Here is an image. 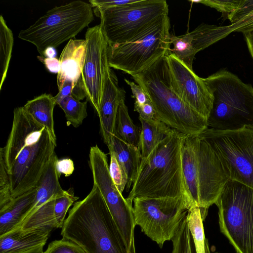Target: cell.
Segmentation results:
<instances>
[{"instance_id":"36","label":"cell","mask_w":253,"mask_h":253,"mask_svg":"<svg viewBox=\"0 0 253 253\" xmlns=\"http://www.w3.org/2000/svg\"><path fill=\"white\" fill-rule=\"evenodd\" d=\"M135 0H89L92 7L102 9L130 3Z\"/></svg>"},{"instance_id":"3","label":"cell","mask_w":253,"mask_h":253,"mask_svg":"<svg viewBox=\"0 0 253 253\" xmlns=\"http://www.w3.org/2000/svg\"><path fill=\"white\" fill-rule=\"evenodd\" d=\"M183 135L173 129L141 160L132 188L126 198L130 205L136 197L188 198L181 166Z\"/></svg>"},{"instance_id":"14","label":"cell","mask_w":253,"mask_h":253,"mask_svg":"<svg viewBox=\"0 0 253 253\" xmlns=\"http://www.w3.org/2000/svg\"><path fill=\"white\" fill-rule=\"evenodd\" d=\"M194 142L198 168L199 207L204 221L209 208L215 203L230 179L218 158L200 134L194 135Z\"/></svg>"},{"instance_id":"32","label":"cell","mask_w":253,"mask_h":253,"mask_svg":"<svg viewBox=\"0 0 253 253\" xmlns=\"http://www.w3.org/2000/svg\"><path fill=\"white\" fill-rule=\"evenodd\" d=\"M110 154V163L109 166L111 177L119 190L123 193L127 183L126 173L120 163L117 159L113 152H109Z\"/></svg>"},{"instance_id":"30","label":"cell","mask_w":253,"mask_h":253,"mask_svg":"<svg viewBox=\"0 0 253 253\" xmlns=\"http://www.w3.org/2000/svg\"><path fill=\"white\" fill-rule=\"evenodd\" d=\"M79 199L71 191H66L64 194L57 196L54 202V212L58 228H62L67 211L73 203Z\"/></svg>"},{"instance_id":"13","label":"cell","mask_w":253,"mask_h":253,"mask_svg":"<svg viewBox=\"0 0 253 253\" xmlns=\"http://www.w3.org/2000/svg\"><path fill=\"white\" fill-rule=\"evenodd\" d=\"M85 39L87 43L85 62L72 95L79 100L86 98L97 113L106 74L110 68L108 62L109 43L100 24L88 28Z\"/></svg>"},{"instance_id":"2","label":"cell","mask_w":253,"mask_h":253,"mask_svg":"<svg viewBox=\"0 0 253 253\" xmlns=\"http://www.w3.org/2000/svg\"><path fill=\"white\" fill-rule=\"evenodd\" d=\"M63 238L86 253H129L123 237L97 186L75 202L61 228Z\"/></svg>"},{"instance_id":"29","label":"cell","mask_w":253,"mask_h":253,"mask_svg":"<svg viewBox=\"0 0 253 253\" xmlns=\"http://www.w3.org/2000/svg\"><path fill=\"white\" fill-rule=\"evenodd\" d=\"M171 241L173 246L171 253H197L186 215Z\"/></svg>"},{"instance_id":"15","label":"cell","mask_w":253,"mask_h":253,"mask_svg":"<svg viewBox=\"0 0 253 253\" xmlns=\"http://www.w3.org/2000/svg\"><path fill=\"white\" fill-rule=\"evenodd\" d=\"M173 88L190 107L208 119L212 107V94L204 79L170 52L166 55Z\"/></svg>"},{"instance_id":"43","label":"cell","mask_w":253,"mask_h":253,"mask_svg":"<svg viewBox=\"0 0 253 253\" xmlns=\"http://www.w3.org/2000/svg\"></svg>"},{"instance_id":"37","label":"cell","mask_w":253,"mask_h":253,"mask_svg":"<svg viewBox=\"0 0 253 253\" xmlns=\"http://www.w3.org/2000/svg\"><path fill=\"white\" fill-rule=\"evenodd\" d=\"M56 167L58 173L60 175L63 173L66 177L71 175L74 170V163L70 159H57Z\"/></svg>"},{"instance_id":"18","label":"cell","mask_w":253,"mask_h":253,"mask_svg":"<svg viewBox=\"0 0 253 253\" xmlns=\"http://www.w3.org/2000/svg\"><path fill=\"white\" fill-rule=\"evenodd\" d=\"M87 43L85 39H70L63 48L60 58V69L57 76L59 90L65 81L78 82L84 64Z\"/></svg>"},{"instance_id":"23","label":"cell","mask_w":253,"mask_h":253,"mask_svg":"<svg viewBox=\"0 0 253 253\" xmlns=\"http://www.w3.org/2000/svg\"><path fill=\"white\" fill-rule=\"evenodd\" d=\"M139 120L142 126L139 148L142 160H143L173 129L157 118L152 120H145L139 118Z\"/></svg>"},{"instance_id":"26","label":"cell","mask_w":253,"mask_h":253,"mask_svg":"<svg viewBox=\"0 0 253 253\" xmlns=\"http://www.w3.org/2000/svg\"><path fill=\"white\" fill-rule=\"evenodd\" d=\"M197 253H211L204 234L203 220L199 207H191L186 215Z\"/></svg>"},{"instance_id":"40","label":"cell","mask_w":253,"mask_h":253,"mask_svg":"<svg viewBox=\"0 0 253 253\" xmlns=\"http://www.w3.org/2000/svg\"><path fill=\"white\" fill-rule=\"evenodd\" d=\"M243 34L245 38L249 52L253 59V29Z\"/></svg>"},{"instance_id":"22","label":"cell","mask_w":253,"mask_h":253,"mask_svg":"<svg viewBox=\"0 0 253 253\" xmlns=\"http://www.w3.org/2000/svg\"><path fill=\"white\" fill-rule=\"evenodd\" d=\"M56 103L54 96L44 93L29 100L23 107L25 111L47 130L56 143L53 121V110Z\"/></svg>"},{"instance_id":"5","label":"cell","mask_w":253,"mask_h":253,"mask_svg":"<svg viewBox=\"0 0 253 253\" xmlns=\"http://www.w3.org/2000/svg\"><path fill=\"white\" fill-rule=\"evenodd\" d=\"M213 98L208 127L235 130L253 125V87L221 70L204 79Z\"/></svg>"},{"instance_id":"17","label":"cell","mask_w":253,"mask_h":253,"mask_svg":"<svg viewBox=\"0 0 253 253\" xmlns=\"http://www.w3.org/2000/svg\"><path fill=\"white\" fill-rule=\"evenodd\" d=\"M52 230L16 228L0 236V253H27L43 248Z\"/></svg>"},{"instance_id":"9","label":"cell","mask_w":253,"mask_h":253,"mask_svg":"<svg viewBox=\"0 0 253 253\" xmlns=\"http://www.w3.org/2000/svg\"><path fill=\"white\" fill-rule=\"evenodd\" d=\"M168 16L133 40L108 47L110 68L131 76L145 70L170 51Z\"/></svg>"},{"instance_id":"41","label":"cell","mask_w":253,"mask_h":253,"mask_svg":"<svg viewBox=\"0 0 253 253\" xmlns=\"http://www.w3.org/2000/svg\"><path fill=\"white\" fill-rule=\"evenodd\" d=\"M56 54L57 52L55 48L53 47H48L44 50L43 57L47 58H55Z\"/></svg>"},{"instance_id":"27","label":"cell","mask_w":253,"mask_h":253,"mask_svg":"<svg viewBox=\"0 0 253 253\" xmlns=\"http://www.w3.org/2000/svg\"><path fill=\"white\" fill-rule=\"evenodd\" d=\"M12 31L7 26L2 15L0 16V90L7 76L13 45Z\"/></svg>"},{"instance_id":"6","label":"cell","mask_w":253,"mask_h":253,"mask_svg":"<svg viewBox=\"0 0 253 253\" xmlns=\"http://www.w3.org/2000/svg\"><path fill=\"white\" fill-rule=\"evenodd\" d=\"M90 4L75 0L55 6L21 30L18 37L34 44L41 56L48 47H57L75 37L93 20Z\"/></svg>"},{"instance_id":"31","label":"cell","mask_w":253,"mask_h":253,"mask_svg":"<svg viewBox=\"0 0 253 253\" xmlns=\"http://www.w3.org/2000/svg\"><path fill=\"white\" fill-rule=\"evenodd\" d=\"M13 199L9 175L3 158L0 154V210L8 205Z\"/></svg>"},{"instance_id":"4","label":"cell","mask_w":253,"mask_h":253,"mask_svg":"<svg viewBox=\"0 0 253 253\" xmlns=\"http://www.w3.org/2000/svg\"><path fill=\"white\" fill-rule=\"evenodd\" d=\"M149 97L156 118L180 133L199 134L207 128V119L187 105L171 84L166 55L132 76Z\"/></svg>"},{"instance_id":"16","label":"cell","mask_w":253,"mask_h":253,"mask_svg":"<svg viewBox=\"0 0 253 253\" xmlns=\"http://www.w3.org/2000/svg\"><path fill=\"white\" fill-rule=\"evenodd\" d=\"M126 92L120 88L118 80L111 68L106 74L103 92L97 114L100 132L108 147L115 134V121L120 103L125 100Z\"/></svg>"},{"instance_id":"24","label":"cell","mask_w":253,"mask_h":253,"mask_svg":"<svg viewBox=\"0 0 253 253\" xmlns=\"http://www.w3.org/2000/svg\"><path fill=\"white\" fill-rule=\"evenodd\" d=\"M140 130L130 118L125 101H122L117 110L114 136L139 148Z\"/></svg>"},{"instance_id":"42","label":"cell","mask_w":253,"mask_h":253,"mask_svg":"<svg viewBox=\"0 0 253 253\" xmlns=\"http://www.w3.org/2000/svg\"><path fill=\"white\" fill-rule=\"evenodd\" d=\"M43 248H41L27 253H43Z\"/></svg>"},{"instance_id":"39","label":"cell","mask_w":253,"mask_h":253,"mask_svg":"<svg viewBox=\"0 0 253 253\" xmlns=\"http://www.w3.org/2000/svg\"><path fill=\"white\" fill-rule=\"evenodd\" d=\"M40 60L42 61L46 69L50 72L58 73L60 69V62L56 58H47L42 56L38 57Z\"/></svg>"},{"instance_id":"12","label":"cell","mask_w":253,"mask_h":253,"mask_svg":"<svg viewBox=\"0 0 253 253\" xmlns=\"http://www.w3.org/2000/svg\"><path fill=\"white\" fill-rule=\"evenodd\" d=\"M89 158L93 184L99 189L129 253H136L132 206L115 185L110 174L106 155L97 145L90 147Z\"/></svg>"},{"instance_id":"38","label":"cell","mask_w":253,"mask_h":253,"mask_svg":"<svg viewBox=\"0 0 253 253\" xmlns=\"http://www.w3.org/2000/svg\"><path fill=\"white\" fill-rule=\"evenodd\" d=\"M75 86V85L72 81H65L61 88L59 90L58 94L54 96L56 104L65 97L72 95Z\"/></svg>"},{"instance_id":"11","label":"cell","mask_w":253,"mask_h":253,"mask_svg":"<svg viewBox=\"0 0 253 253\" xmlns=\"http://www.w3.org/2000/svg\"><path fill=\"white\" fill-rule=\"evenodd\" d=\"M132 207L135 225L160 248L171 240L192 207L186 197H136Z\"/></svg>"},{"instance_id":"35","label":"cell","mask_w":253,"mask_h":253,"mask_svg":"<svg viewBox=\"0 0 253 253\" xmlns=\"http://www.w3.org/2000/svg\"><path fill=\"white\" fill-rule=\"evenodd\" d=\"M252 10H253V0H240L239 6L226 17L231 23H233Z\"/></svg>"},{"instance_id":"28","label":"cell","mask_w":253,"mask_h":253,"mask_svg":"<svg viewBox=\"0 0 253 253\" xmlns=\"http://www.w3.org/2000/svg\"><path fill=\"white\" fill-rule=\"evenodd\" d=\"M65 113L68 125L78 127L87 117V101L81 102L72 95L65 97L58 104Z\"/></svg>"},{"instance_id":"33","label":"cell","mask_w":253,"mask_h":253,"mask_svg":"<svg viewBox=\"0 0 253 253\" xmlns=\"http://www.w3.org/2000/svg\"><path fill=\"white\" fill-rule=\"evenodd\" d=\"M43 253H86L75 243L64 238L50 243Z\"/></svg>"},{"instance_id":"1","label":"cell","mask_w":253,"mask_h":253,"mask_svg":"<svg viewBox=\"0 0 253 253\" xmlns=\"http://www.w3.org/2000/svg\"><path fill=\"white\" fill-rule=\"evenodd\" d=\"M56 146L44 126L24 110L13 111L6 145L0 149L10 179L13 198L35 188Z\"/></svg>"},{"instance_id":"19","label":"cell","mask_w":253,"mask_h":253,"mask_svg":"<svg viewBox=\"0 0 253 253\" xmlns=\"http://www.w3.org/2000/svg\"><path fill=\"white\" fill-rule=\"evenodd\" d=\"M181 156L187 197L192 207H199L198 168L194 135L184 134L181 141Z\"/></svg>"},{"instance_id":"8","label":"cell","mask_w":253,"mask_h":253,"mask_svg":"<svg viewBox=\"0 0 253 253\" xmlns=\"http://www.w3.org/2000/svg\"><path fill=\"white\" fill-rule=\"evenodd\" d=\"M215 204L220 231L237 253H253V189L230 180Z\"/></svg>"},{"instance_id":"10","label":"cell","mask_w":253,"mask_h":253,"mask_svg":"<svg viewBox=\"0 0 253 253\" xmlns=\"http://www.w3.org/2000/svg\"><path fill=\"white\" fill-rule=\"evenodd\" d=\"M230 180L253 189V125L235 130L207 128L200 133Z\"/></svg>"},{"instance_id":"34","label":"cell","mask_w":253,"mask_h":253,"mask_svg":"<svg viewBox=\"0 0 253 253\" xmlns=\"http://www.w3.org/2000/svg\"><path fill=\"white\" fill-rule=\"evenodd\" d=\"M190 1L195 3H201L207 6L213 7L218 11L226 14V16L235 10L240 3V0H202Z\"/></svg>"},{"instance_id":"25","label":"cell","mask_w":253,"mask_h":253,"mask_svg":"<svg viewBox=\"0 0 253 253\" xmlns=\"http://www.w3.org/2000/svg\"><path fill=\"white\" fill-rule=\"evenodd\" d=\"M253 29V10L234 23L225 26L204 24L208 46L225 38L234 32L243 33Z\"/></svg>"},{"instance_id":"20","label":"cell","mask_w":253,"mask_h":253,"mask_svg":"<svg viewBox=\"0 0 253 253\" xmlns=\"http://www.w3.org/2000/svg\"><path fill=\"white\" fill-rule=\"evenodd\" d=\"M36 187L14 198L0 210V236L19 227L34 203Z\"/></svg>"},{"instance_id":"7","label":"cell","mask_w":253,"mask_h":253,"mask_svg":"<svg viewBox=\"0 0 253 253\" xmlns=\"http://www.w3.org/2000/svg\"><path fill=\"white\" fill-rule=\"evenodd\" d=\"M109 45L129 42L160 22L169 14L165 0H135L106 9L94 8Z\"/></svg>"},{"instance_id":"21","label":"cell","mask_w":253,"mask_h":253,"mask_svg":"<svg viewBox=\"0 0 253 253\" xmlns=\"http://www.w3.org/2000/svg\"><path fill=\"white\" fill-rule=\"evenodd\" d=\"M108 149L109 152L114 153L126 173L127 183L126 186V191H128L134 183L140 166L142 158L140 150L115 136L113 137Z\"/></svg>"}]
</instances>
